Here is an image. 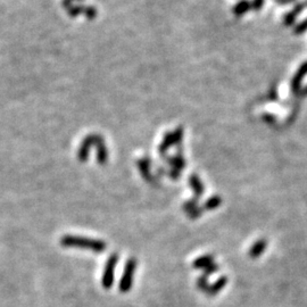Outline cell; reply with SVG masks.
<instances>
[{"instance_id": "4", "label": "cell", "mask_w": 307, "mask_h": 307, "mask_svg": "<svg viewBox=\"0 0 307 307\" xmlns=\"http://www.w3.org/2000/svg\"><path fill=\"white\" fill-rule=\"evenodd\" d=\"M135 269H136V263L134 259L129 260V262L126 263V268H125V272H124V276H123L122 278V281H121V290L122 291H127L131 288V285H132V274H134L135 272Z\"/></svg>"}, {"instance_id": "16", "label": "cell", "mask_w": 307, "mask_h": 307, "mask_svg": "<svg viewBox=\"0 0 307 307\" xmlns=\"http://www.w3.org/2000/svg\"><path fill=\"white\" fill-rule=\"evenodd\" d=\"M277 2H278L279 4H282V2H283V0H277Z\"/></svg>"}, {"instance_id": "2", "label": "cell", "mask_w": 307, "mask_h": 307, "mask_svg": "<svg viewBox=\"0 0 307 307\" xmlns=\"http://www.w3.org/2000/svg\"><path fill=\"white\" fill-rule=\"evenodd\" d=\"M183 137V129L182 127H178L176 131L168 132V134L165 135V137L162 140V143L159 145V153L164 154L166 153V150L172 147V146L179 144L181 141Z\"/></svg>"}, {"instance_id": "7", "label": "cell", "mask_w": 307, "mask_h": 307, "mask_svg": "<svg viewBox=\"0 0 307 307\" xmlns=\"http://www.w3.org/2000/svg\"><path fill=\"white\" fill-rule=\"evenodd\" d=\"M251 8V4L249 0H241L240 3H238L235 7H233V14L236 16H241L246 14Z\"/></svg>"}, {"instance_id": "15", "label": "cell", "mask_w": 307, "mask_h": 307, "mask_svg": "<svg viewBox=\"0 0 307 307\" xmlns=\"http://www.w3.org/2000/svg\"><path fill=\"white\" fill-rule=\"evenodd\" d=\"M300 94H301V97H306V96H307V86H305V88L300 91Z\"/></svg>"}, {"instance_id": "9", "label": "cell", "mask_w": 307, "mask_h": 307, "mask_svg": "<svg viewBox=\"0 0 307 307\" xmlns=\"http://www.w3.org/2000/svg\"><path fill=\"white\" fill-rule=\"evenodd\" d=\"M265 247H267V242L265 241L260 240L258 242H256V244L251 247L250 255L253 256V257H257V256H259L265 250Z\"/></svg>"}, {"instance_id": "10", "label": "cell", "mask_w": 307, "mask_h": 307, "mask_svg": "<svg viewBox=\"0 0 307 307\" xmlns=\"http://www.w3.org/2000/svg\"><path fill=\"white\" fill-rule=\"evenodd\" d=\"M168 162H169V164L173 165L174 168L181 169V168L185 167V159H183V157H182V156H180V155L174 156L173 158L168 159Z\"/></svg>"}, {"instance_id": "8", "label": "cell", "mask_w": 307, "mask_h": 307, "mask_svg": "<svg viewBox=\"0 0 307 307\" xmlns=\"http://www.w3.org/2000/svg\"><path fill=\"white\" fill-rule=\"evenodd\" d=\"M190 185L192 187V189L195 190L196 194L198 196L199 195L201 196V194H203L204 188H203V185H201V181L199 180L198 177H197L196 174H192V176L190 177Z\"/></svg>"}, {"instance_id": "6", "label": "cell", "mask_w": 307, "mask_h": 307, "mask_svg": "<svg viewBox=\"0 0 307 307\" xmlns=\"http://www.w3.org/2000/svg\"><path fill=\"white\" fill-rule=\"evenodd\" d=\"M305 7H307V2L306 3L297 4L296 6H295V8L292 9V11H290L285 16V21H283V23H285V25L286 26H290L291 24H294L297 16H298L299 14L304 11Z\"/></svg>"}, {"instance_id": "1", "label": "cell", "mask_w": 307, "mask_h": 307, "mask_svg": "<svg viewBox=\"0 0 307 307\" xmlns=\"http://www.w3.org/2000/svg\"><path fill=\"white\" fill-rule=\"evenodd\" d=\"M62 244L65 246H76L82 247V248L91 249L97 253H102L105 250V244L103 241L98 240H90L85 239V238H76V237H65L63 238Z\"/></svg>"}, {"instance_id": "11", "label": "cell", "mask_w": 307, "mask_h": 307, "mask_svg": "<svg viewBox=\"0 0 307 307\" xmlns=\"http://www.w3.org/2000/svg\"><path fill=\"white\" fill-rule=\"evenodd\" d=\"M307 31V18L295 27V34H301Z\"/></svg>"}, {"instance_id": "3", "label": "cell", "mask_w": 307, "mask_h": 307, "mask_svg": "<svg viewBox=\"0 0 307 307\" xmlns=\"http://www.w3.org/2000/svg\"><path fill=\"white\" fill-rule=\"evenodd\" d=\"M307 74V62H305L303 65H301L298 71L296 72V74L294 75L290 83V89L292 91V94L298 95L300 93V85H301V81Z\"/></svg>"}, {"instance_id": "12", "label": "cell", "mask_w": 307, "mask_h": 307, "mask_svg": "<svg viewBox=\"0 0 307 307\" xmlns=\"http://www.w3.org/2000/svg\"><path fill=\"white\" fill-rule=\"evenodd\" d=\"M206 262H207V263H210V262H212V258L208 257V256H206L205 258H199V259L197 260V262L195 263L196 268H205V264H206Z\"/></svg>"}, {"instance_id": "5", "label": "cell", "mask_w": 307, "mask_h": 307, "mask_svg": "<svg viewBox=\"0 0 307 307\" xmlns=\"http://www.w3.org/2000/svg\"><path fill=\"white\" fill-rule=\"evenodd\" d=\"M117 262V257L115 255L112 256V258L108 260L107 263V268L106 271H105V276L103 279V283L105 288H111L112 283H113V271H114V267Z\"/></svg>"}, {"instance_id": "13", "label": "cell", "mask_w": 307, "mask_h": 307, "mask_svg": "<svg viewBox=\"0 0 307 307\" xmlns=\"http://www.w3.org/2000/svg\"><path fill=\"white\" fill-rule=\"evenodd\" d=\"M220 201H221V199L218 198V197H214L213 199H210V200H208L207 201V207L208 208H215V207H217V206L220 205Z\"/></svg>"}, {"instance_id": "14", "label": "cell", "mask_w": 307, "mask_h": 307, "mask_svg": "<svg viewBox=\"0 0 307 307\" xmlns=\"http://www.w3.org/2000/svg\"><path fill=\"white\" fill-rule=\"evenodd\" d=\"M265 0H254L253 4H251V7H253L255 11H259L260 8L263 7Z\"/></svg>"}]
</instances>
